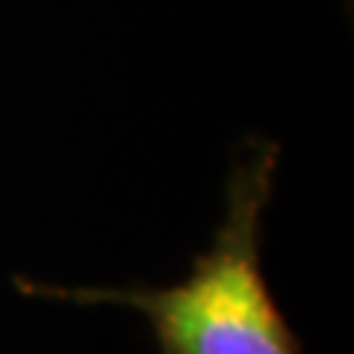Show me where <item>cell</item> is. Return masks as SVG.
Returning a JSON list of instances; mask_svg holds the SVG:
<instances>
[{
	"label": "cell",
	"mask_w": 354,
	"mask_h": 354,
	"mask_svg": "<svg viewBox=\"0 0 354 354\" xmlns=\"http://www.w3.org/2000/svg\"><path fill=\"white\" fill-rule=\"evenodd\" d=\"M281 148L248 139L225 186V213L192 272L169 286H83L15 278V290L41 301L127 307L148 322L157 354H304L266 286L260 242L274 198Z\"/></svg>",
	"instance_id": "1"
}]
</instances>
